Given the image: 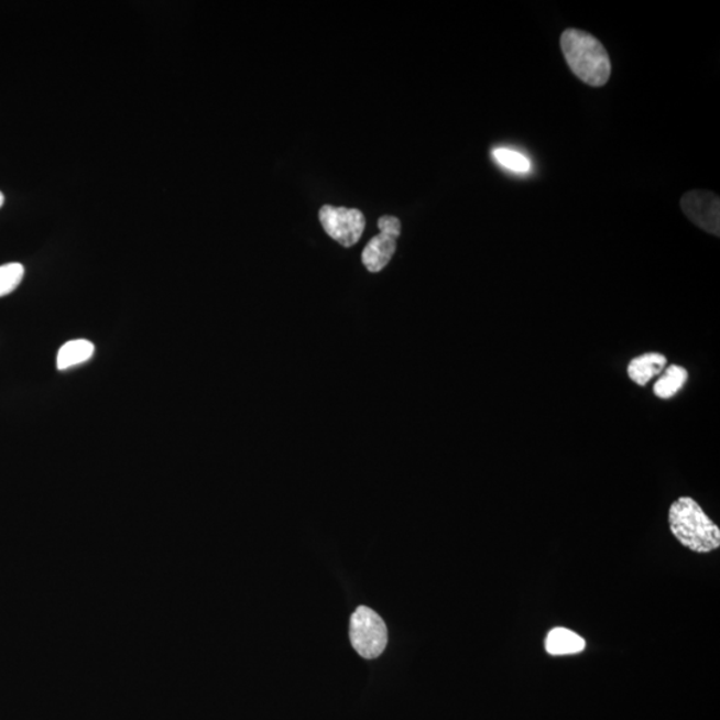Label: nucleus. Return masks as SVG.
I'll list each match as a JSON object with an SVG mask.
<instances>
[{
	"label": "nucleus",
	"mask_w": 720,
	"mask_h": 720,
	"mask_svg": "<svg viewBox=\"0 0 720 720\" xmlns=\"http://www.w3.org/2000/svg\"><path fill=\"white\" fill-rule=\"evenodd\" d=\"M4 205V195L0 193V207Z\"/></svg>",
	"instance_id": "obj_14"
},
{
	"label": "nucleus",
	"mask_w": 720,
	"mask_h": 720,
	"mask_svg": "<svg viewBox=\"0 0 720 720\" xmlns=\"http://www.w3.org/2000/svg\"><path fill=\"white\" fill-rule=\"evenodd\" d=\"M94 352L95 346L90 340H69V342L61 347L58 358H56V368L63 371L84 364L92 358Z\"/></svg>",
	"instance_id": "obj_9"
},
{
	"label": "nucleus",
	"mask_w": 720,
	"mask_h": 720,
	"mask_svg": "<svg viewBox=\"0 0 720 720\" xmlns=\"http://www.w3.org/2000/svg\"><path fill=\"white\" fill-rule=\"evenodd\" d=\"M24 276L21 263H9L0 266V298L15 292Z\"/></svg>",
	"instance_id": "obj_12"
},
{
	"label": "nucleus",
	"mask_w": 720,
	"mask_h": 720,
	"mask_svg": "<svg viewBox=\"0 0 720 720\" xmlns=\"http://www.w3.org/2000/svg\"><path fill=\"white\" fill-rule=\"evenodd\" d=\"M388 628L374 610L360 606L350 621L352 647L364 659H375L388 646Z\"/></svg>",
	"instance_id": "obj_3"
},
{
	"label": "nucleus",
	"mask_w": 720,
	"mask_h": 720,
	"mask_svg": "<svg viewBox=\"0 0 720 720\" xmlns=\"http://www.w3.org/2000/svg\"><path fill=\"white\" fill-rule=\"evenodd\" d=\"M492 157H494L498 164H501L503 168L509 170L511 173L527 174L532 170V162H530L526 155L520 153V151L498 148L492 150Z\"/></svg>",
	"instance_id": "obj_11"
},
{
	"label": "nucleus",
	"mask_w": 720,
	"mask_h": 720,
	"mask_svg": "<svg viewBox=\"0 0 720 720\" xmlns=\"http://www.w3.org/2000/svg\"><path fill=\"white\" fill-rule=\"evenodd\" d=\"M379 230L382 233H388V236L400 238L402 226L400 219L395 217H390V215H384L378 222Z\"/></svg>",
	"instance_id": "obj_13"
},
{
	"label": "nucleus",
	"mask_w": 720,
	"mask_h": 720,
	"mask_svg": "<svg viewBox=\"0 0 720 720\" xmlns=\"http://www.w3.org/2000/svg\"><path fill=\"white\" fill-rule=\"evenodd\" d=\"M681 210L700 229L720 236V200L709 192L687 193L680 200Z\"/></svg>",
	"instance_id": "obj_5"
},
{
	"label": "nucleus",
	"mask_w": 720,
	"mask_h": 720,
	"mask_svg": "<svg viewBox=\"0 0 720 720\" xmlns=\"http://www.w3.org/2000/svg\"><path fill=\"white\" fill-rule=\"evenodd\" d=\"M319 219L325 231L343 248L359 242L364 231L366 218L356 208L324 206Z\"/></svg>",
	"instance_id": "obj_4"
},
{
	"label": "nucleus",
	"mask_w": 720,
	"mask_h": 720,
	"mask_svg": "<svg viewBox=\"0 0 720 720\" xmlns=\"http://www.w3.org/2000/svg\"><path fill=\"white\" fill-rule=\"evenodd\" d=\"M667 359L659 352H647L631 360L628 374L637 386H646L655 377L665 371Z\"/></svg>",
	"instance_id": "obj_7"
},
{
	"label": "nucleus",
	"mask_w": 720,
	"mask_h": 720,
	"mask_svg": "<svg viewBox=\"0 0 720 720\" xmlns=\"http://www.w3.org/2000/svg\"><path fill=\"white\" fill-rule=\"evenodd\" d=\"M669 528L681 545L697 553H710L720 546V532L692 498H679L668 513Z\"/></svg>",
	"instance_id": "obj_2"
},
{
	"label": "nucleus",
	"mask_w": 720,
	"mask_h": 720,
	"mask_svg": "<svg viewBox=\"0 0 720 720\" xmlns=\"http://www.w3.org/2000/svg\"><path fill=\"white\" fill-rule=\"evenodd\" d=\"M586 642L582 636L572 631L558 628L549 631L546 640V650L552 655H572L582 653Z\"/></svg>",
	"instance_id": "obj_8"
},
{
	"label": "nucleus",
	"mask_w": 720,
	"mask_h": 720,
	"mask_svg": "<svg viewBox=\"0 0 720 720\" xmlns=\"http://www.w3.org/2000/svg\"><path fill=\"white\" fill-rule=\"evenodd\" d=\"M561 53L568 67L585 84L602 87L611 77L609 53L597 37L577 29H568L560 37Z\"/></svg>",
	"instance_id": "obj_1"
},
{
	"label": "nucleus",
	"mask_w": 720,
	"mask_h": 720,
	"mask_svg": "<svg viewBox=\"0 0 720 720\" xmlns=\"http://www.w3.org/2000/svg\"><path fill=\"white\" fill-rule=\"evenodd\" d=\"M396 251V238L379 233L366 246L362 262L370 273H381L393 259Z\"/></svg>",
	"instance_id": "obj_6"
},
{
	"label": "nucleus",
	"mask_w": 720,
	"mask_h": 720,
	"mask_svg": "<svg viewBox=\"0 0 720 720\" xmlns=\"http://www.w3.org/2000/svg\"><path fill=\"white\" fill-rule=\"evenodd\" d=\"M687 379L686 369L680 368L678 364L669 366L654 384L655 396H658L659 400H672L685 386Z\"/></svg>",
	"instance_id": "obj_10"
}]
</instances>
